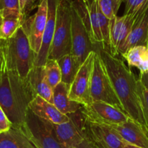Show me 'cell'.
I'll list each match as a JSON object with an SVG mask.
<instances>
[{"instance_id":"6da1fadb","label":"cell","mask_w":148,"mask_h":148,"mask_svg":"<svg viewBox=\"0 0 148 148\" xmlns=\"http://www.w3.org/2000/svg\"><path fill=\"white\" fill-rule=\"evenodd\" d=\"M94 51L99 53L105 64L124 112L134 121L147 127L137 92V79L132 71L127 67L124 61L106 50L102 43L94 45Z\"/></svg>"},{"instance_id":"7a4b0ae2","label":"cell","mask_w":148,"mask_h":148,"mask_svg":"<svg viewBox=\"0 0 148 148\" xmlns=\"http://www.w3.org/2000/svg\"><path fill=\"white\" fill-rule=\"evenodd\" d=\"M36 97L27 78H22L4 64L0 75V106L13 127L21 128L29 105Z\"/></svg>"},{"instance_id":"3957f363","label":"cell","mask_w":148,"mask_h":148,"mask_svg":"<svg viewBox=\"0 0 148 148\" xmlns=\"http://www.w3.org/2000/svg\"><path fill=\"white\" fill-rule=\"evenodd\" d=\"M4 57L7 69L24 79L34 67L36 53L22 26L11 38L4 40Z\"/></svg>"},{"instance_id":"277c9868","label":"cell","mask_w":148,"mask_h":148,"mask_svg":"<svg viewBox=\"0 0 148 148\" xmlns=\"http://www.w3.org/2000/svg\"><path fill=\"white\" fill-rule=\"evenodd\" d=\"M72 0H59L56 26L49 59L57 60L72 52Z\"/></svg>"},{"instance_id":"5b68a950","label":"cell","mask_w":148,"mask_h":148,"mask_svg":"<svg viewBox=\"0 0 148 148\" xmlns=\"http://www.w3.org/2000/svg\"><path fill=\"white\" fill-rule=\"evenodd\" d=\"M94 51L95 56L90 85V95L92 102L101 101L106 103L124 112L122 104L114 90L105 64L99 53L95 51Z\"/></svg>"},{"instance_id":"8992f818","label":"cell","mask_w":148,"mask_h":148,"mask_svg":"<svg viewBox=\"0 0 148 148\" xmlns=\"http://www.w3.org/2000/svg\"><path fill=\"white\" fill-rule=\"evenodd\" d=\"M20 129L37 148H64L58 140L53 124L36 116L30 108Z\"/></svg>"},{"instance_id":"52a82bcc","label":"cell","mask_w":148,"mask_h":148,"mask_svg":"<svg viewBox=\"0 0 148 148\" xmlns=\"http://www.w3.org/2000/svg\"><path fill=\"white\" fill-rule=\"evenodd\" d=\"M68 122L53 124L59 143L64 148L78 147L85 140V120L80 109L68 115Z\"/></svg>"},{"instance_id":"ba28073f","label":"cell","mask_w":148,"mask_h":148,"mask_svg":"<svg viewBox=\"0 0 148 148\" xmlns=\"http://www.w3.org/2000/svg\"><path fill=\"white\" fill-rule=\"evenodd\" d=\"M95 51H92L83 62L71 84L69 97L70 100L82 106H87L92 103L90 95L91 77L93 69Z\"/></svg>"},{"instance_id":"9c48e42d","label":"cell","mask_w":148,"mask_h":148,"mask_svg":"<svg viewBox=\"0 0 148 148\" xmlns=\"http://www.w3.org/2000/svg\"><path fill=\"white\" fill-rule=\"evenodd\" d=\"M80 111L86 121L105 125L121 124L130 118L121 110L101 101L82 106Z\"/></svg>"},{"instance_id":"30bf717a","label":"cell","mask_w":148,"mask_h":148,"mask_svg":"<svg viewBox=\"0 0 148 148\" xmlns=\"http://www.w3.org/2000/svg\"><path fill=\"white\" fill-rule=\"evenodd\" d=\"M48 18V0H42L36 12L25 18L22 24L30 46L36 55L39 53Z\"/></svg>"},{"instance_id":"8fae6325","label":"cell","mask_w":148,"mask_h":148,"mask_svg":"<svg viewBox=\"0 0 148 148\" xmlns=\"http://www.w3.org/2000/svg\"><path fill=\"white\" fill-rule=\"evenodd\" d=\"M72 52L71 53L77 59L81 65L83 64L88 55L94 51L89 34L82 23V20L72 5Z\"/></svg>"},{"instance_id":"7c38bea8","label":"cell","mask_w":148,"mask_h":148,"mask_svg":"<svg viewBox=\"0 0 148 148\" xmlns=\"http://www.w3.org/2000/svg\"><path fill=\"white\" fill-rule=\"evenodd\" d=\"M109 127L126 143L143 148H148V128L132 119L130 118L125 122Z\"/></svg>"},{"instance_id":"4fadbf2b","label":"cell","mask_w":148,"mask_h":148,"mask_svg":"<svg viewBox=\"0 0 148 148\" xmlns=\"http://www.w3.org/2000/svg\"><path fill=\"white\" fill-rule=\"evenodd\" d=\"M142 11L134 14H124L121 17L117 16L111 20V46L109 53L111 55L114 56L118 55L120 47L124 43L137 16Z\"/></svg>"},{"instance_id":"5bb4252c","label":"cell","mask_w":148,"mask_h":148,"mask_svg":"<svg viewBox=\"0 0 148 148\" xmlns=\"http://www.w3.org/2000/svg\"><path fill=\"white\" fill-rule=\"evenodd\" d=\"M59 0H48V18L46 28L43 33L41 46L39 53L36 55L34 66H44L49 59L51 45L53 41L56 26V9Z\"/></svg>"},{"instance_id":"9a60e30c","label":"cell","mask_w":148,"mask_h":148,"mask_svg":"<svg viewBox=\"0 0 148 148\" xmlns=\"http://www.w3.org/2000/svg\"><path fill=\"white\" fill-rule=\"evenodd\" d=\"M139 46H148V7L137 16L131 31L119 50L118 55Z\"/></svg>"},{"instance_id":"2e32d148","label":"cell","mask_w":148,"mask_h":148,"mask_svg":"<svg viewBox=\"0 0 148 148\" xmlns=\"http://www.w3.org/2000/svg\"><path fill=\"white\" fill-rule=\"evenodd\" d=\"M85 134L93 140L103 143L109 148H124L125 142L108 125L85 120Z\"/></svg>"},{"instance_id":"e0dca14e","label":"cell","mask_w":148,"mask_h":148,"mask_svg":"<svg viewBox=\"0 0 148 148\" xmlns=\"http://www.w3.org/2000/svg\"><path fill=\"white\" fill-rule=\"evenodd\" d=\"M29 108L40 118L53 124H60L70 120L68 115L61 113L53 104L36 95L29 105Z\"/></svg>"},{"instance_id":"ac0fdd59","label":"cell","mask_w":148,"mask_h":148,"mask_svg":"<svg viewBox=\"0 0 148 148\" xmlns=\"http://www.w3.org/2000/svg\"><path fill=\"white\" fill-rule=\"evenodd\" d=\"M35 95H38L53 104V89L46 79L43 66H34L27 77Z\"/></svg>"},{"instance_id":"d6986e66","label":"cell","mask_w":148,"mask_h":148,"mask_svg":"<svg viewBox=\"0 0 148 148\" xmlns=\"http://www.w3.org/2000/svg\"><path fill=\"white\" fill-rule=\"evenodd\" d=\"M70 85L61 82L53 88V104L65 115L73 114L79 111L82 106L70 100L69 97Z\"/></svg>"},{"instance_id":"ffe728a7","label":"cell","mask_w":148,"mask_h":148,"mask_svg":"<svg viewBox=\"0 0 148 148\" xmlns=\"http://www.w3.org/2000/svg\"><path fill=\"white\" fill-rule=\"evenodd\" d=\"M0 148H37L20 128L0 133Z\"/></svg>"},{"instance_id":"44dd1931","label":"cell","mask_w":148,"mask_h":148,"mask_svg":"<svg viewBox=\"0 0 148 148\" xmlns=\"http://www.w3.org/2000/svg\"><path fill=\"white\" fill-rule=\"evenodd\" d=\"M121 56L130 67H137L140 70V75L148 72V46H135L129 49Z\"/></svg>"},{"instance_id":"7402d4cb","label":"cell","mask_w":148,"mask_h":148,"mask_svg":"<svg viewBox=\"0 0 148 148\" xmlns=\"http://www.w3.org/2000/svg\"><path fill=\"white\" fill-rule=\"evenodd\" d=\"M62 73V82L71 85L75 79L81 64L72 53L61 56L57 59Z\"/></svg>"},{"instance_id":"603a6c76","label":"cell","mask_w":148,"mask_h":148,"mask_svg":"<svg viewBox=\"0 0 148 148\" xmlns=\"http://www.w3.org/2000/svg\"><path fill=\"white\" fill-rule=\"evenodd\" d=\"M23 23L21 16L14 14L0 16V40L11 38L21 27Z\"/></svg>"},{"instance_id":"cb8c5ba5","label":"cell","mask_w":148,"mask_h":148,"mask_svg":"<svg viewBox=\"0 0 148 148\" xmlns=\"http://www.w3.org/2000/svg\"><path fill=\"white\" fill-rule=\"evenodd\" d=\"M88 7H89L90 18L91 25V36L90 40L93 45L102 43L103 38L100 27L99 17H98V4L97 0H89Z\"/></svg>"},{"instance_id":"d4e9b609","label":"cell","mask_w":148,"mask_h":148,"mask_svg":"<svg viewBox=\"0 0 148 148\" xmlns=\"http://www.w3.org/2000/svg\"><path fill=\"white\" fill-rule=\"evenodd\" d=\"M43 67L46 81L53 89L58 84L62 82V73L57 61L48 59Z\"/></svg>"},{"instance_id":"484cf974","label":"cell","mask_w":148,"mask_h":148,"mask_svg":"<svg viewBox=\"0 0 148 148\" xmlns=\"http://www.w3.org/2000/svg\"><path fill=\"white\" fill-rule=\"evenodd\" d=\"M98 7L103 14L109 20L117 17L121 3L125 0H97Z\"/></svg>"},{"instance_id":"4316f807","label":"cell","mask_w":148,"mask_h":148,"mask_svg":"<svg viewBox=\"0 0 148 148\" xmlns=\"http://www.w3.org/2000/svg\"><path fill=\"white\" fill-rule=\"evenodd\" d=\"M11 14L21 16L19 0H0V16Z\"/></svg>"},{"instance_id":"83f0119b","label":"cell","mask_w":148,"mask_h":148,"mask_svg":"<svg viewBox=\"0 0 148 148\" xmlns=\"http://www.w3.org/2000/svg\"><path fill=\"white\" fill-rule=\"evenodd\" d=\"M148 7V0H125L124 14H134Z\"/></svg>"},{"instance_id":"f1b7e54d","label":"cell","mask_w":148,"mask_h":148,"mask_svg":"<svg viewBox=\"0 0 148 148\" xmlns=\"http://www.w3.org/2000/svg\"><path fill=\"white\" fill-rule=\"evenodd\" d=\"M137 92L141 102L143 114L148 127V89L145 87L139 78L137 79Z\"/></svg>"},{"instance_id":"f546056e","label":"cell","mask_w":148,"mask_h":148,"mask_svg":"<svg viewBox=\"0 0 148 148\" xmlns=\"http://www.w3.org/2000/svg\"><path fill=\"white\" fill-rule=\"evenodd\" d=\"M40 1V0H19L20 14L23 21L29 17V14L35 7H38Z\"/></svg>"},{"instance_id":"4dcf8cb0","label":"cell","mask_w":148,"mask_h":148,"mask_svg":"<svg viewBox=\"0 0 148 148\" xmlns=\"http://www.w3.org/2000/svg\"><path fill=\"white\" fill-rule=\"evenodd\" d=\"M12 127L11 121L8 119L7 116L0 106V133L4 132Z\"/></svg>"},{"instance_id":"1f68e13d","label":"cell","mask_w":148,"mask_h":148,"mask_svg":"<svg viewBox=\"0 0 148 148\" xmlns=\"http://www.w3.org/2000/svg\"><path fill=\"white\" fill-rule=\"evenodd\" d=\"M85 140L88 142V145H89L90 147L91 148H109L107 147L106 145H104L103 143L93 140V139H92L91 137H88V136L86 135H85Z\"/></svg>"},{"instance_id":"d6a6232c","label":"cell","mask_w":148,"mask_h":148,"mask_svg":"<svg viewBox=\"0 0 148 148\" xmlns=\"http://www.w3.org/2000/svg\"><path fill=\"white\" fill-rule=\"evenodd\" d=\"M5 64L4 57V40H0V75L4 69Z\"/></svg>"},{"instance_id":"836d02e7","label":"cell","mask_w":148,"mask_h":148,"mask_svg":"<svg viewBox=\"0 0 148 148\" xmlns=\"http://www.w3.org/2000/svg\"><path fill=\"white\" fill-rule=\"evenodd\" d=\"M139 79H140L142 82H143V85H145L147 89H148V72L144 75H140V77Z\"/></svg>"},{"instance_id":"e575fe53","label":"cell","mask_w":148,"mask_h":148,"mask_svg":"<svg viewBox=\"0 0 148 148\" xmlns=\"http://www.w3.org/2000/svg\"><path fill=\"white\" fill-rule=\"evenodd\" d=\"M124 148H143V147H138V146L130 144V143H127L125 142L124 145Z\"/></svg>"},{"instance_id":"d590c367","label":"cell","mask_w":148,"mask_h":148,"mask_svg":"<svg viewBox=\"0 0 148 148\" xmlns=\"http://www.w3.org/2000/svg\"><path fill=\"white\" fill-rule=\"evenodd\" d=\"M78 147H79V148H91L90 147L89 145H88V142L86 141V140H85V141H84L83 143H82V144H81Z\"/></svg>"},{"instance_id":"8d00e7d4","label":"cell","mask_w":148,"mask_h":148,"mask_svg":"<svg viewBox=\"0 0 148 148\" xmlns=\"http://www.w3.org/2000/svg\"><path fill=\"white\" fill-rule=\"evenodd\" d=\"M83 1H85V2H87V1H89V0H83Z\"/></svg>"},{"instance_id":"74e56055","label":"cell","mask_w":148,"mask_h":148,"mask_svg":"<svg viewBox=\"0 0 148 148\" xmlns=\"http://www.w3.org/2000/svg\"><path fill=\"white\" fill-rule=\"evenodd\" d=\"M75 148H79V147H75Z\"/></svg>"},{"instance_id":"f35d334b","label":"cell","mask_w":148,"mask_h":148,"mask_svg":"<svg viewBox=\"0 0 148 148\" xmlns=\"http://www.w3.org/2000/svg\"><path fill=\"white\" fill-rule=\"evenodd\" d=\"M42 1V0H40V1Z\"/></svg>"}]
</instances>
